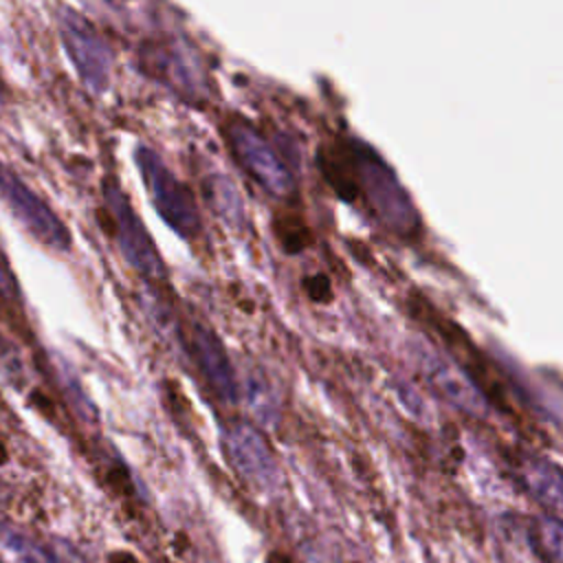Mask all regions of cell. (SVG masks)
Listing matches in <instances>:
<instances>
[{
  "instance_id": "6da1fadb",
  "label": "cell",
  "mask_w": 563,
  "mask_h": 563,
  "mask_svg": "<svg viewBox=\"0 0 563 563\" xmlns=\"http://www.w3.org/2000/svg\"><path fill=\"white\" fill-rule=\"evenodd\" d=\"M227 457L233 471L244 479V484L260 493L271 495L279 490L282 471L264 435L251 424H235L229 429L224 440Z\"/></svg>"
},
{
  "instance_id": "7a4b0ae2",
  "label": "cell",
  "mask_w": 563,
  "mask_h": 563,
  "mask_svg": "<svg viewBox=\"0 0 563 563\" xmlns=\"http://www.w3.org/2000/svg\"><path fill=\"white\" fill-rule=\"evenodd\" d=\"M0 196L11 209L13 218L42 244L51 249H66L68 233L46 202L9 167L0 161Z\"/></svg>"
},
{
  "instance_id": "3957f363",
  "label": "cell",
  "mask_w": 563,
  "mask_h": 563,
  "mask_svg": "<svg viewBox=\"0 0 563 563\" xmlns=\"http://www.w3.org/2000/svg\"><path fill=\"white\" fill-rule=\"evenodd\" d=\"M418 365L422 376L429 380V385L453 407L464 411L473 418H484L488 411V400L477 383H473L460 367L444 361L442 356L433 354L427 347H420L416 352Z\"/></svg>"
},
{
  "instance_id": "277c9868",
  "label": "cell",
  "mask_w": 563,
  "mask_h": 563,
  "mask_svg": "<svg viewBox=\"0 0 563 563\" xmlns=\"http://www.w3.org/2000/svg\"><path fill=\"white\" fill-rule=\"evenodd\" d=\"M519 477L528 495L556 517L563 506V482L559 466L548 460H526Z\"/></svg>"
},
{
  "instance_id": "5b68a950",
  "label": "cell",
  "mask_w": 563,
  "mask_h": 563,
  "mask_svg": "<svg viewBox=\"0 0 563 563\" xmlns=\"http://www.w3.org/2000/svg\"><path fill=\"white\" fill-rule=\"evenodd\" d=\"M64 40L77 68L84 73V77H88L86 81H95V77H101L99 48L95 46L97 42L92 33L75 15H66L64 20Z\"/></svg>"
},
{
  "instance_id": "8992f818",
  "label": "cell",
  "mask_w": 563,
  "mask_h": 563,
  "mask_svg": "<svg viewBox=\"0 0 563 563\" xmlns=\"http://www.w3.org/2000/svg\"><path fill=\"white\" fill-rule=\"evenodd\" d=\"M534 541L537 548L541 550V554L550 561V563H561V554H563V534H561V521L554 515L543 517L537 523V532H534Z\"/></svg>"
},
{
  "instance_id": "52a82bcc",
  "label": "cell",
  "mask_w": 563,
  "mask_h": 563,
  "mask_svg": "<svg viewBox=\"0 0 563 563\" xmlns=\"http://www.w3.org/2000/svg\"><path fill=\"white\" fill-rule=\"evenodd\" d=\"M0 295L4 297H15L18 295V284H15V277L0 251Z\"/></svg>"
},
{
  "instance_id": "ba28073f",
  "label": "cell",
  "mask_w": 563,
  "mask_h": 563,
  "mask_svg": "<svg viewBox=\"0 0 563 563\" xmlns=\"http://www.w3.org/2000/svg\"><path fill=\"white\" fill-rule=\"evenodd\" d=\"M279 563H288V561H279Z\"/></svg>"
}]
</instances>
